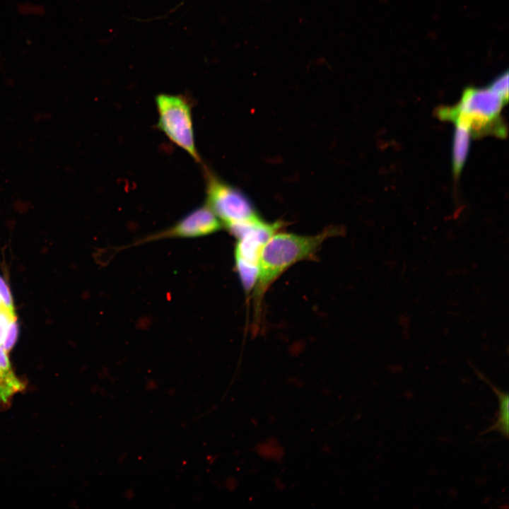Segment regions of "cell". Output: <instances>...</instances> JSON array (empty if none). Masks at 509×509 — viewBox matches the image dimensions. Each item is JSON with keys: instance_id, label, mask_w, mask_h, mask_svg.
Wrapping results in <instances>:
<instances>
[{"instance_id": "cell-12", "label": "cell", "mask_w": 509, "mask_h": 509, "mask_svg": "<svg viewBox=\"0 0 509 509\" xmlns=\"http://www.w3.org/2000/svg\"><path fill=\"white\" fill-rule=\"evenodd\" d=\"M18 334V325L17 318L10 322L6 334L2 345V348L6 351H10L15 345Z\"/></svg>"}, {"instance_id": "cell-13", "label": "cell", "mask_w": 509, "mask_h": 509, "mask_svg": "<svg viewBox=\"0 0 509 509\" xmlns=\"http://www.w3.org/2000/svg\"><path fill=\"white\" fill-rule=\"evenodd\" d=\"M0 297L3 305L8 310L15 312L14 305L9 287L2 277L0 276Z\"/></svg>"}, {"instance_id": "cell-5", "label": "cell", "mask_w": 509, "mask_h": 509, "mask_svg": "<svg viewBox=\"0 0 509 509\" xmlns=\"http://www.w3.org/2000/svg\"><path fill=\"white\" fill-rule=\"evenodd\" d=\"M206 204L227 229L260 218L249 198L205 168Z\"/></svg>"}, {"instance_id": "cell-2", "label": "cell", "mask_w": 509, "mask_h": 509, "mask_svg": "<svg viewBox=\"0 0 509 509\" xmlns=\"http://www.w3.org/2000/svg\"><path fill=\"white\" fill-rule=\"evenodd\" d=\"M505 103L490 87H471L464 90L455 106L442 107L438 115L442 119L466 127L474 136H504L505 129L499 115Z\"/></svg>"}, {"instance_id": "cell-9", "label": "cell", "mask_w": 509, "mask_h": 509, "mask_svg": "<svg viewBox=\"0 0 509 509\" xmlns=\"http://www.w3.org/2000/svg\"><path fill=\"white\" fill-rule=\"evenodd\" d=\"M494 392L496 393L499 400V413L496 422L488 429L490 431H497L500 432L504 437L508 438V394L501 392L500 390L491 385Z\"/></svg>"}, {"instance_id": "cell-3", "label": "cell", "mask_w": 509, "mask_h": 509, "mask_svg": "<svg viewBox=\"0 0 509 509\" xmlns=\"http://www.w3.org/2000/svg\"><path fill=\"white\" fill-rule=\"evenodd\" d=\"M282 225L279 221L267 222L260 217L228 229L237 238L234 254L235 267L247 293L257 283L259 258L264 245L279 231Z\"/></svg>"}, {"instance_id": "cell-14", "label": "cell", "mask_w": 509, "mask_h": 509, "mask_svg": "<svg viewBox=\"0 0 509 509\" xmlns=\"http://www.w3.org/2000/svg\"><path fill=\"white\" fill-rule=\"evenodd\" d=\"M2 306H4V305H3L2 300H1V297H0V308H1Z\"/></svg>"}, {"instance_id": "cell-11", "label": "cell", "mask_w": 509, "mask_h": 509, "mask_svg": "<svg viewBox=\"0 0 509 509\" xmlns=\"http://www.w3.org/2000/svg\"><path fill=\"white\" fill-rule=\"evenodd\" d=\"M17 318L16 313L4 306L0 308V346L2 347L8 325L12 320Z\"/></svg>"}, {"instance_id": "cell-4", "label": "cell", "mask_w": 509, "mask_h": 509, "mask_svg": "<svg viewBox=\"0 0 509 509\" xmlns=\"http://www.w3.org/2000/svg\"><path fill=\"white\" fill-rule=\"evenodd\" d=\"M158 128L195 161L201 158L195 145L191 102L186 96L160 93L156 97Z\"/></svg>"}, {"instance_id": "cell-1", "label": "cell", "mask_w": 509, "mask_h": 509, "mask_svg": "<svg viewBox=\"0 0 509 509\" xmlns=\"http://www.w3.org/2000/svg\"><path fill=\"white\" fill-rule=\"evenodd\" d=\"M339 230L329 228L312 235L276 232L264 245L259 258V274L255 289L256 306L271 283L290 267L312 259L322 244Z\"/></svg>"}, {"instance_id": "cell-8", "label": "cell", "mask_w": 509, "mask_h": 509, "mask_svg": "<svg viewBox=\"0 0 509 509\" xmlns=\"http://www.w3.org/2000/svg\"><path fill=\"white\" fill-rule=\"evenodd\" d=\"M452 141V171L457 177L463 169L470 146L471 132L466 127L455 123Z\"/></svg>"}, {"instance_id": "cell-10", "label": "cell", "mask_w": 509, "mask_h": 509, "mask_svg": "<svg viewBox=\"0 0 509 509\" xmlns=\"http://www.w3.org/2000/svg\"><path fill=\"white\" fill-rule=\"evenodd\" d=\"M506 102L508 98V74L506 71L496 78L489 86Z\"/></svg>"}, {"instance_id": "cell-7", "label": "cell", "mask_w": 509, "mask_h": 509, "mask_svg": "<svg viewBox=\"0 0 509 509\" xmlns=\"http://www.w3.org/2000/svg\"><path fill=\"white\" fill-rule=\"evenodd\" d=\"M25 388L24 382L12 370L8 352L0 346V407H6L11 398Z\"/></svg>"}, {"instance_id": "cell-6", "label": "cell", "mask_w": 509, "mask_h": 509, "mask_svg": "<svg viewBox=\"0 0 509 509\" xmlns=\"http://www.w3.org/2000/svg\"><path fill=\"white\" fill-rule=\"evenodd\" d=\"M222 223L207 205L191 211L174 226L146 240L161 238H197L218 231Z\"/></svg>"}]
</instances>
